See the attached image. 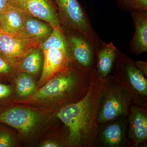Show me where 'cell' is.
<instances>
[{
  "instance_id": "6da1fadb",
  "label": "cell",
  "mask_w": 147,
  "mask_h": 147,
  "mask_svg": "<svg viewBox=\"0 0 147 147\" xmlns=\"http://www.w3.org/2000/svg\"><path fill=\"white\" fill-rule=\"evenodd\" d=\"M108 79H100L95 69L86 96L78 102L54 113L68 129L69 147H87L94 144L99 132L98 117Z\"/></svg>"
},
{
  "instance_id": "7a4b0ae2",
  "label": "cell",
  "mask_w": 147,
  "mask_h": 147,
  "mask_svg": "<svg viewBox=\"0 0 147 147\" xmlns=\"http://www.w3.org/2000/svg\"><path fill=\"white\" fill-rule=\"evenodd\" d=\"M94 70L88 73L71 63L37 89L32 95L13 103L55 113L66 105L78 102L86 96Z\"/></svg>"
},
{
  "instance_id": "3957f363",
  "label": "cell",
  "mask_w": 147,
  "mask_h": 147,
  "mask_svg": "<svg viewBox=\"0 0 147 147\" xmlns=\"http://www.w3.org/2000/svg\"><path fill=\"white\" fill-rule=\"evenodd\" d=\"M55 113L13 103L0 112V123L16 130L23 146L37 147L42 137L58 125Z\"/></svg>"
},
{
  "instance_id": "277c9868",
  "label": "cell",
  "mask_w": 147,
  "mask_h": 147,
  "mask_svg": "<svg viewBox=\"0 0 147 147\" xmlns=\"http://www.w3.org/2000/svg\"><path fill=\"white\" fill-rule=\"evenodd\" d=\"M40 47L43 53V62L42 72L37 81V88L71 63L64 32L61 27L53 28L50 35L40 42Z\"/></svg>"
},
{
  "instance_id": "5b68a950",
  "label": "cell",
  "mask_w": 147,
  "mask_h": 147,
  "mask_svg": "<svg viewBox=\"0 0 147 147\" xmlns=\"http://www.w3.org/2000/svg\"><path fill=\"white\" fill-rule=\"evenodd\" d=\"M112 69V78L129 92L132 102L146 108L147 79L135 65V61L119 50Z\"/></svg>"
},
{
  "instance_id": "8992f818",
  "label": "cell",
  "mask_w": 147,
  "mask_h": 147,
  "mask_svg": "<svg viewBox=\"0 0 147 147\" xmlns=\"http://www.w3.org/2000/svg\"><path fill=\"white\" fill-rule=\"evenodd\" d=\"M132 102L129 92L113 78L110 80L108 77L98 112V124L128 115Z\"/></svg>"
},
{
  "instance_id": "52a82bcc",
  "label": "cell",
  "mask_w": 147,
  "mask_h": 147,
  "mask_svg": "<svg viewBox=\"0 0 147 147\" xmlns=\"http://www.w3.org/2000/svg\"><path fill=\"white\" fill-rule=\"evenodd\" d=\"M57 7L61 26L79 32L98 46L101 39L92 26L88 17L77 0H54Z\"/></svg>"
},
{
  "instance_id": "ba28073f",
  "label": "cell",
  "mask_w": 147,
  "mask_h": 147,
  "mask_svg": "<svg viewBox=\"0 0 147 147\" xmlns=\"http://www.w3.org/2000/svg\"><path fill=\"white\" fill-rule=\"evenodd\" d=\"M67 30H63L71 63L81 70L91 73L95 69L98 46L79 32Z\"/></svg>"
},
{
  "instance_id": "9c48e42d",
  "label": "cell",
  "mask_w": 147,
  "mask_h": 147,
  "mask_svg": "<svg viewBox=\"0 0 147 147\" xmlns=\"http://www.w3.org/2000/svg\"><path fill=\"white\" fill-rule=\"evenodd\" d=\"M40 41L0 31V56L18 69L22 59L32 50L39 47Z\"/></svg>"
},
{
  "instance_id": "30bf717a",
  "label": "cell",
  "mask_w": 147,
  "mask_h": 147,
  "mask_svg": "<svg viewBox=\"0 0 147 147\" xmlns=\"http://www.w3.org/2000/svg\"><path fill=\"white\" fill-rule=\"evenodd\" d=\"M10 2L29 16L45 21L53 28L61 26L57 9L52 0H28L25 2Z\"/></svg>"
},
{
  "instance_id": "8fae6325",
  "label": "cell",
  "mask_w": 147,
  "mask_h": 147,
  "mask_svg": "<svg viewBox=\"0 0 147 147\" xmlns=\"http://www.w3.org/2000/svg\"><path fill=\"white\" fill-rule=\"evenodd\" d=\"M129 116V145L137 147L147 139V113L146 108L131 105Z\"/></svg>"
},
{
  "instance_id": "7c38bea8",
  "label": "cell",
  "mask_w": 147,
  "mask_h": 147,
  "mask_svg": "<svg viewBox=\"0 0 147 147\" xmlns=\"http://www.w3.org/2000/svg\"><path fill=\"white\" fill-rule=\"evenodd\" d=\"M130 13L135 32L129 44V50L139 55L147 51V11H134Z\"/></svg>"
},
{
  "instance_id": "4fadbf2b",
  "label": "cell",
  "mask_w": 147,
  "mask_h": 147,
  "mask_svg": "<svg viewBox=\"0 0 147 147\" xmlns=\"http://www.w3.org/2000/svg\"><path fill=\"white\" fill-rule=\"evenodd\" d=\"M118 50L113 42L106 43L101 41L98 47L95 65L96 72L100 79L108 78L112 71Z\"/></svg>"
},
{
  "instance_id": "5bb4252c",
  "label": "cell",
  "mask_w": 147,
  "mask_h": 147,
  "mask_svg": "<svg viewBox=\"0 0 147 147\" xmlns=\"http://www.w3.org/2000/svg\"><path fill=\"white\" fill-rule=\"evenodd\" d=\"M25 17V13L24 11L10 2L0 13V31L8 33L19 34L24 28Z\"/></svg>"
},
{
  "instance_id": "9a60e30c",
  "label": "cell",
  "mask_w": 147,
  "mask_h": 147,
  "mask_svg": "<svg viewBox=\"0 0 147 147\" xmlns=\"http://www.w3.org/2000/svg\"><path fill=\"white\" fill-rule=\"evenodd\" d=\"M53 28L32 16L25 13L24 28L19 34L28 38H37L41 40L47 38L52 33Z\"/></svg>"
},
{
  "instance_id": "2e32d148",
  "label": "cell",
  "mask_w": 147,
  "mask_h": 147,
  "mask_svg": "<svg viewBox=\"0 0 147 147\" xmlns=\"http://www.w3.org/2000/svg\"><path fill=\"white\" fill-rule=\"evenodd\" d=\"M13 84L15 88V99L13 102L27 98L34 93L37 89L36 79L23 71L18 74Z\"/></svg>"
},
{
  "instance_id": "e0dca14e",
  "label": "cell",
  "mask_w": 147,
  "mask_h": 147,
  "mask_svg": "<svg viewBox=\"0 0 147 147\" xmlns=\"http://www.w3.org/2000/svg\"><path fill=\"white\" fill-rule=\"evenodd\" d=\"M125 136V127L121 122L110 124L103 129L100 135V141L106 147L119 146Z\"/></svg>"
},
{
  "instance_id": "ac0fdd59",
  "label": "cell",
  "mask_w": 147,
  "mask_h": 147,
  "mask_svg": "<svg viewBox=\"0 0 147 147\" xmlns=\"http://www.w3.org/2000/svg\"><path fill=\"white\" fill-rule=\"evenodd\" d=\"M43 53L40 47L35 48L21 61L18 65L20 71L26 72L36 79L43 65Z\"/></svg>"
},
{
  "instance_id": "d6986e66",
  "label": "cell",
  "mask_w": 147,
  "mask_h": 147,
  "mask_svg": "<svg viewBox=\"0 0 147 147\" xmlns=\"http://www.w3.org/2000/svg\"><path fill=\"white\" fill-rule=\"evenodd\" d=\"M37 147H69L68 131L64 132L57 125L42 137Z\"/></svg>"
},
{
  "instance_id": "ffe728a7",
  "label": "cell",
  "mask_w": 147,
  "mask_h": 147,
  "mask_svg": "<svg viewBox=\"0 0 147 147\" xmlns=\"http://www.w3.org/2000/svg\"><path fill=\"white\" fill-rule=\"evenodd\" d=\"M7 126L0 123V147L22 146L17 131L11 127Z\"/></svg>"
},
{
  "instance_id": "44dd1931",
  "label": "cell",
  "mask_w": 147,
  "mask_h": 147,
  "mask_svg": "<svg viewBox=\"0 0 147 147\" xmlns=\"http://www.w3.org/2000/svg\"><path fill=\"white\" fill-rule=\"evenodd\" d=\"M20 72L16 67L0 56V82L13 84Z\"/></svg>"
},
{
  "instance_id": "7402d4cb",
  "label": "cell",
  "mask_w": 147,
  "mask_h": 147,
  "mask_svg": "<svg viewBox=\"0 0 147 147\" xmlns=\"http://www.w3.org/2000/svg\"><path fill=\"white\" fill-rule=\"evenodd\" d=\"M15 99V88L12 84L0 82V112L13 103Z\"/></svg>"
},
{
  "instance_id": "603a6c76",
  "label": "cell",
  "mask_w": 147,
  "mask_h": 147,
  "mask_svg": "<svg viewBox=\"0 0 147 147\" xmlns=\"http://www.w3.org/2000/svg\"><path fill=\"white\" fill-rule=\"evenodd\" d=\"M120 9L131 12L134 11H147V0H115Z\"/></svg>"
},
{
  "instance_id": "cb8c5ba5",
  "label": "cell",
  "mask_w": 147,
  "mask_h": 147,
  "mask_svg": "<svg viewBox=\"0 0 147 147\" xmlns=\"http://www.w3.org/2000/svg\"><path fill=\"white\" fill-rule=\"evenodd\" d=\"M135 64L137 68L140 70L145 77L147 76V63L146 61H135Z\"/></svg>"
},
{
  "instance_id": "d4e9b609",
  "label": "cell",
  "mask_w": 147,
  "mask_h": 147,
  "mask_svg": "<svg viewBox=\"0 0 147 147\" xmlns=\"http://www.w3.org/2000/svg\"><path fill=\"white\" fill-rule=\"evenodd\" d=\"M10 0H0V13L10 3Z\"/></svg>"
},
{
  "instance_id": "484cf974",
  "label": "cell",
  "mask_w": 147,
  "mask_h": 147,
  "mask_svg": "<svg viewBox=\"0 0 147 147\" xmlns=\"http://www.w3.org/2000/svg\"><path fill=\"white\" fill-rule=\"evenodd\" d=\"M10 1L13 2H25L28 0H10Z\"/></svg>"
},
{
  "instance_id": "4316f807",
  "label": "cell",
  "mask_w": 147,
  "mask_h": 147,
  "mask_svg": "<svg viewBox=\"0 0 147 147\" xmlns=\"http://www.w3.org/2000/svg\"><path fill=\"white\" fill-rule=\"evenodd\" d=\"M0 28H1V21H0Z\"/></svg>"
}]
</instances>
